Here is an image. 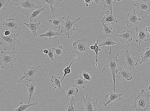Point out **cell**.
Instances as JSON below:
<instances>
[{"mask_svg":"<svg viewBox=\"0 0 150 111\" xmlns=\"http://www.w3.org/2000/svg\"><path fill=\"white\" fill-rule=\"evenodd\" d=\"M145 1H146V0H145ZM149 1H150V0H149Z\"/></svg>","mask_w":150,"mask_h":111,"instance_id":"cell-51","label":"cell"},{"mask_svg":"<svg viewBox=\"0 0 150 111\" xmlns=\"http://www.w3.org/2000/svg\"><path fill=\"white\" fill-rule=\"evenodd\" d=\"M133 5L137 7L139 13H140L141 15L150 12V3L146 2L145 0L134 3Z\"/></svg>","mask_w":150,"mask_h":111,"instance_id":"cell-15","label":"cell"},{"mask_svg":"<svg viewBox=\"0 0 150 111\" xmlns=\"http://www.w3.org/2000/svg\"><path fill=\"white\" fill-rule=\"evenodd\" d=\"M149 91L150 92V84L149 85Z\"/></svg>","mask_w":150,"mask_h":111,"instance_id":"cell-47","label":"cell"},{"mask_svg":"<svg viewBox=\"0 0 150 111\" xmlns=\"http://www.w3.org/2000/svg\"><path fill=\"white\" fill-rule=\"evenodd\" d=\"M125 55H126V57L123 62V63L125 64V66L129 70L131 71H134L135 67L137 65L139 60L135 58L134 57L131 56L127 50H126L125 52Z\"/></svg>","mask_w":150,"mask_h":111,"instance_id":"cell-10","label":"cell"},{"mask_svg":"<svg viewBox=\"0 0 150 111\" xmlns=\"http://www.w3.org/2000/svg\"><path fill=\"white\" fill-rule=\"evenodd\" d=\"M78 57V56H76L75 58L73 60V61L71 62V63L67 67L65 68L64 70V75L62 79L61 80V83H62L65 77H66V76L68 74H70L71 73V66L73 64V62L76 59V58Z\"/></svg>","mask_w":150,"mask_h":111,"instance_id":"cell-34","label":"cell"},{"mask_svg":"<svg viewBox=\"0 0 150 111\" xmlns=\"http://www.w3.org/2000/svg\"><path fill=\"white\" fill-rule=\"evenodd\" d=\"M23 25H26L28 28L30 30L34 37H37V30L39 28L40 23H37L36 19L30 21L29 23H24Z\"/></svg>","mask_w":150,"mask_h":111,"instance_id":"cell-17","label":"cell"},{"mask_svg":"<svg viewBox=\"0 0 150 111\" xmlns=\"http://www.w3.org/2000/svg\"><path fill=\"white\" fill-rule=\"evenodd\" d=\"M19 33L10 34L6 36L4 33H0V44L4 47L5 51L16 50V44H19L20 41L17 39Z\"/></svg>","mask_w":150,"mask_h":111,"instance_id":"cell-5","label":"cell"},{"mask_svg":"<svg viewBox=\"0 0 150 111\" xmlns=\"http://www.w3.org/2000/svg\"><path fill=\"white\" fill-rule=\"evenodd\" d=\"M61 80L60 77L52 76L50 79V81L53 83L52 86L54 88L52 90L51 92L57 88H58L59 90H61L62 89Z\"/></svg>","mask_w":150,"mask_h":111,"instance_id":"cell-22","label":"cell"},{"mask_svg":"<svg viewBox=\"0 0 150 111\" xmlns=\"http://www.w3.org/2000/svg\"><path fill=\"white\" fill-rule=\"evenodd\" d=\"M116 16L110 10L107 11L106 15L101 21L102 22L106 23L109 25H113L118 22L116 18Z\"/></svg>","mask_w":150,"mask_h":111,"instance_id":"cell-16","label":"cell"},{"mask_svg":"<svg viewBox=\"0 0 150 111\" xmlns=\"http://www.w3.org/2000/svg\"><path fill=\"white\" fill-rule=\"evenodd\" d=\"M119 74L120 77L124 81H131L133 78V76L131 73L129 71V69L125 70L121 68Z\"/></svg>","mask_w":150,"mask_h":111,"instance_id":"cell-20","label":"cell"},{"mask_svg":"<svg viewBox=\"0 0 150 111\" xmlns=\"http://www.w3.org/2000/svg\"><path fill=\"white\" fill-rule=\"evenodd\" d=\"M97 4H98L100 2L99 0H93Z\"/></svg>","mask_w":150,"mask_h":111,"instance_id":"cell-45","label":"cell"},{"mask_svg":"<svg viewBox=\"0 0 150 111\" xmlns=\"http://www.w3.org/2000/svg\"><path fill=\"white\" fill-rule=\"evenodd\" d=\"M142 53L141 54L142 60L141 62L139 61L140 64L150 61V47H148L146 49H142Z\"/></svg>","mask_w":150,"mask_h":111,"instance_id":"cell-21","label":"cell"},{"mask_svg":"<svg viewBox=\"0 0 150 111\" xmlns=\"http://www.w3.org/2000/svg\"><path fill=\"white\" fill-rule=\"evenodd\" d=\"M46 6L42 8H38L35 10L30 15L29 20L30 21L33 20L35 19H37L39 18L40 16V14L45 9Z\"/></svg>","mask_w":150,"mask_h":111,"instance_id":"cell-28","label":"cell"},{"mask_svg":"<svg viewBox=\"0 0 150 111\" xmlns=\"http://www.w3.org/2000/svg\"><path fill=\"white\" fill-rule=\"evenodd\" d=\"M36 83L34 82L31 83L30 84L26 85L27 90L29 92V98L28 103L30 104L31 98L33 95L34 93L36 91Z\"/></svg>","mask_w":150,"mask_h":111,"instance_id":"cell-26","label":"cell"},{"mask_svg":"<svg viewBox=\"0 0 150 111\" xmlns=\"http://www.w3.org/2000/svg\"><path fill=\"white\" fill-rule=\"evenodd\" d=\"M90 49L92 50H95V45H92L90 47Z\"/></svg>","mask_w":150,"mask_h":111,"instance_id":"cell-44","label":"cell"},{"mask_svg":"<svg viewBox=\"0 0 150 111\" xmlns=\"http://www.w3.org/2000/svg\"><path fill=\"white\" fill-rule=\"evenodd\" d=\"M101 3L105 8H106L112 12V8L114 2V0H100Z\"/></svg>","mask_w":150,"mask_h":111,"instance_id":"cell-30","label":"cell"},{"mask_svg":"<svg viewBox=\"0 0 150 111\" xmlns=\"http://www.w3.org/2000/svg\"><path fill=\"white\" fill-rule=\"evenodd\" d=\"M9 3L18 6L25 16L30 15L35 10L41 8V6L39 0H16V3Z\"/></svg>","mask_w":150,"mask_h":111,"instance_id":"cell-2","label":"cell"},{"mask_svg":"<svg viewBox=\"0 0 150 111\" xmlns=\"http://www.w3.org/2000/svg\"><path fill=\"white\" fill-rule=\"evenodd\" d=\"M145 30L146 32H149L150 34V26L146 27Z\"/></svg>","mask_w":150,"mask_h":111,"instance_id":"cell-42","label":"cell"},{"mask_svg":"<svg viewBox=\"0 0 150 111\" xmlns=\"http://www.w3.org/2000/svg\"><path fill=\"white\" fill-rule=\"evenodd\" d=\"M83 77L86 80L88 81H91V75L86 72H83L82 74Z\"/></svg>","mask_w":150,"mask_h":111,"instance_id":"cell-39","label":"cell"},{"mask_svg":"<svg viewBox=\"0 0 150 111\" xmlns=\"http://www.w3.org/2000/svg\"><path fill=\"white\" fill-rule=\"evenodd\" d=\"M125 1V0H115V1H114V2L115 3L116 1L119 2L121 1Z\"/></svg>","mask_w":150,"mask_h":111,"instance_id":"cell-46","label":"cell"},{"mask_svg":"<svg viewBox=\"0 0 150 111\" xmlns=\"http://www.w3.org/2000/svg\"><path fill=\"white\" fill-rule=\"evenodd\" d=\"M123 95V94H119L114 92H111L109 94L105 96V98H108V100L107 102L105 103L104 106H106L110 103L120 101L121 99V96Z\"/></svg>","mask_w":150,"mask_h":111,"instance_id":"cell-18","label":"cell"},{"mask_svg":"<svg viewBox=\"0 0 150 111\" xmlns=\"http://www.w3.org/2000/svg\"><path fill=\"white\" fill-rule=\"evenodd\" d=\"M76 106L75 103V99L72 96L70 102L68 104L66 107V110L67 111L76 110Z\"/></svg>","mask_w":150,"mask_h":111,"instance_id":"cell-31","label":"cell"},{"mask_svg":"<svg viewBox=\"0 0 150 111\" xmlns=\"http://www.w3.org/2000/svg\"><path fill=\"white\" fill-rule=\"evenodd\" d=\"M2 25L6 30H15L18 29V23L16 21L15 19L9 18L2 23Z\"/></svg>","mask_w":150,"mask_h":111,"instance_id":"cell-19","label":"cell"},{"mask_svg":"<svg viewBox=\"0 0 150 111\" xmlns=\"http://www.w3.org/2000/svg\"><path fill=\"white\" fill-rule=\"evenodd\" d=\"M52 49L55 51L56 55L57 57L60 56L63 53L62 50L63 49V47L62 46H59L58 48H52Z\"/></svg>","mask_w":150,"mask_h":111,"instance_id":"cell-37","label":"cell"},{"mask_svg":"<svg viewBox=\"0 0 150 111\" xmlns=\"http://www.w3.org/2000/svg\"><path fill=\"white\" fill-rule=\"evenodd\" d=\"M102 23L103 25L102 29L104 35L109 37L111 34L113 35L114 33L112 31V28L106 23H104L103 22Z\"/></svg>","mask_w":150,"mask_h":111,"instance_id":"cell-27","label":"cell"},{"mask_svg":"<svg viewBox=\"0 0 150 111\" xmlns=\"http://www.w3.org/2000/svg\"><path fill=\"white\" fill-rule=\"evenodd\" d=\"M99 38H98L96 43L95 42H93V43L94 44V45L95 46V50H94V51H95V52L96 55V66H98V55L99 54L98 52L99 51H102V50H101L100 47L98 45V44L99 43Z\"/></svg>","mask_w":150,"mask_h":111,"instance_id":"cell-36","label":"cell"},{"mask_svg":"<svg viewBox=\"0 0 150 111\" xmlns=\"http://www.w3.org/2000/svg\"><path fill=\"white\" fill-rule=\"evenodd\" d=\"M122 48L118 51L116 52L113 53L112 51L111 46L110 47V51L109 53V57L108 58V61L106 64L105 66L102 70V72H103L105 70L106 68H107L109 69L111 72L112 75L113 83H114V92H115L116 86H115V76L116 74H117L118 72V67L119 65V61L118 59V57L119 55V53Z\"/></svg>","mask_w":150,"mask_h":111,"instance_id":"cell-1","label":"cell"},{"mask_svg":"<svg viewBox=\"0 0 150 111\" xmlns=\"http://www.w3.org/2000/svg\"><path fill=\"white\" fill-rule=\"evenodd\" d=\"M4 34L6 36H8L10 34V32L8 30H6L4 31Z\"/></svg>","mask_w":150,"mask_h":111,"instance_id":"cell-41","label":"cell"},{"mask_svg":"<svg viewBox=\"0 0 150 111\" xmlns=\"http://www.w3.org/2000/svg\"><path fill=\"white\" fill-rule=\"evenodd\" d=\"M150 95L146 93L144 90L142 89L133 103V105L136 111L147 110L150 107Z\"/></svg>","mask_w":150,"mask_h":111,"instance_id":"cell-3","label":"cell"},{"mask_svg":"<svg viewBox=\"0 0 150 111\" xmlns=\"http://www.w3.org/2000/svg\"><path fill=\"white\" fill-rule=\"evenodd\" d=\"M136 9L137 8L134 9L133 11L131 13L127 12V16L126 17L127 20L125 23L128 27L134 26L137 25L141 20V19L139 18L136 13Z\"/></svg>","mask_w":150,"mask_h":111,"instance_id":"cell-11","label":"cell"},{"mask_svg":"<svg viewBox=\"0 0 150 111\" xmlns=\"http://www.w3.org/2000/svg\"><path fill=\"white\" fill-rule=\"evenodd\" d=\"M48 50L49 53L47 55V58L48 59L51 61H54V50L52 49H50Z\"/></svg>","mask_w":150,"mask_h":111,"instance_id":"cell-38","label":"cell"},{"mask_svg":"<svg viewBox=\"0 0 150 111\" xmlns=\"http://www.w3.org/2000/svg\"><path fill=\"white\" fill-rule=\"evenodd\" d=\"M135 31L136 32L135 35L137 38L136 41L139 43V46H140L143 41H147V38L150 36V34L149 33H147L145 32L142 28L139 29L137 27H136Z\"/></svg>","mask_w":150,"mask_h":111,"instance_id":"cell-13","label":"cell"},{"mask_svg":"<svg viewBox=\"0 0 150 111\" xmlns=\"http://www.w3.org/2000/svg\"><path fill=\"white\" fill-rule=\"evenodd\" d=\"M63 1L64 0H39L40 4H45L46 6L50 8L54 18V11L60 4V3Z\"/></svg>","mask_w":150,"mask_h":111,"instance_id":"cell-12","label":"cell"},{"mask_svg":"<svg viewBox=\"0 0 150 111\" xmlns=\"http://www.w3.org/2000/svg\"><path fill=\"white\" fill-rule=\"evenodd\" d=\"M149 111H150V110H149Z\"/></svg>","mask_w":150,"mask_h":111,"instance_id":"cell-50","label":"cell"},{"mask_svg":"<svg viewBox=\"0 0 150 111\" xmlns=\"http://www.w3.org/2000/svg\"><path fill=\"white\" fill-rule=\"evenodd\" d=\"M113 35L120 37L119 41L122 44L124 43L127 44L129 47V43L132 40V32L129 30H125L122 32L120 35L114 34Z\"/></svg>","mask_w":150,"mask_h":111,"instance_id":"cell-14","label":"cell"},{"mask_svg":"<svg viewBox=\"0 0 150 111\" xmlns=\"http://www.w3.org/2000/svg\"><path fill=\"white\" fill-rule=\"evenodd\" d=\"M40 68V65L29 67L24 72L23 77L21 78L18 81H16V82L17 83H18L20 81L24 79H25L29 82L32 81L36 75L38 69Z\"/></svg>","mask_w":150,"mask_h":111,"instance_id":"cell-9","label":"cell"},{"mask_svg":"<svg viewBox=\"0 0 150 111\" xmlns=\"http://www.w3.org/2000/svg\"><path fill=\"white\" fill-rule=\"evenodd\" d=\"M86 37L84 39L78 40L73 43V50L72 53L77 54L83 58L88 59V54L93 51L87 46L86 41Z\"/></svg>","mask_w":150,"mask_h":111,"instance_id":"cell-6","label":"cell"},{"mask_svg":"<svg viewBox=\"0 0 150 111\" xmlns=\"http://www.w3.org/2000/svg\"><path fill=\"white\" fill-rule=\"evenodd\" d=\"M87 83H88L83 76H82L81 75H80L76 78L75 84L76 85L79 86L83 88H84Z\"/></svg>","mask_w":150,"mask_h":111,"instance_id":"cell-29","label":"cell"},{"mask_svg":"<svg viewBox=\"0 0 150 111\" xmlns=\"http://www.w3.org/2000/svg\"><path fill=\"white\" fill-rule=\"evenodd\" d=\"M42 52L45 54H47L49 53V50L47 49H45L42 51Z\"/></svg>","mask_w":150,"mask_h":111,"instance_id":"cell-43","label":"cell"},{"mask_svg":"<svg viewBox=\"0 0 150 111\" xmlns=\"http://www.w3.org/2000/svg\"><path fill=\"white\" fill-rule=\"evenodd\" d=\"M38 103H35L32 104H24L22 102L19 103V105H17L16 107L15 111H26L28 108L32 106H35L37 105Z\"/></svg>","mask_w":150,"mask_h":111,"instance_id":"cell-24","label":"cell"},{"mask_svg":"<svg viewBox=\"0 0 150 111\" xmlns=\"http://www.w3.org/2000/svg\"><path fill=\"white\" fill-rule=\"evenodd\" d=\"M134 1H137V0H134Z\"/></svg>","mask_w":150,"mask_h":111,"instance_id":"cell-49","label":"cell"},{"mask_svg":"<svg viewBox=\"0 0 150 111\" xmlns=\"http://www.w3.org/2000/svg\"><path fill=\"white\" fill-rule=\"evenodd\" d=\"M79 89L76 88H67L66 89V94L67 98L73 96L77 95V93L79 92Z\"/></svg>","mask_w":150,"mask_h":111,"instance_id":"cell-32","label":"cell"},{"mask_svg":"<svg viewBox=\"0 0 150 111\" xmlns=\"http://www.w3.org/2000/svg\"><path fill=\"white\" fill-rule=\"evenodd\" d=\"M146 14H148L150 16V13H146Z\"/></svg>","mask_w":150,"mask_h":111,"instance_id":"cell-48","label":"cell"},{"mask_svg":"<svg viewBox=\"0 0 150 111\" xmlns=\"http://www.w3.org/2000/svg\"><path fill=\"white\" fill-rule=\"evenodd\" d=\"M16 61L15 53L13 52L4 50L0 53V64L2 69L8 70L13 68Z\"/></svg>","mask_w":150,"mask_h":111,"instance_id":"cell-4","label":"cell"},{"mask_svg":"<svg viewBox=\"0 0 150 111\" xmlns=\"http://www.w3.org/2000/svg\"><path fill=\"white\" fill-rule=\"evenodd\" d=\"M117 44V43L114 42L112 39L108 38L104 40L99 46L100 47L103 46H114Z\"/></svg>","mask_w":150,"mask_h":111,"instance_id":"cell-33","label":"cell"},{"mask_svg":"<svg viewBox=\"0 0 150 111\" xmlns=\"http://www.w3.org/2000/svg\"><path fill=\"white\" fill-rule=\"evenodd\" d=\"M10 0H0V13H1L6 9Z\"/></svg>","mask_w":150,"mask_h":111,"instance_id":"cell-35","label":"cell"},{"mask_svg":"<svg viewBox=\"0 0 150 111\" xmlns=\"http://www.w3.org/2000/svg\"><path fill=\"white\" fill-rule=\"evenodd\" d=\"M57 36H61V34L60 33H59L57 32H54L51 29H50L46 33L41 34V35H38L37 37H46L49 39L50 40H51L52 37Z\"/></svg>","mask_w":150,"mask_h":111,"instance_id":"cell-25","label":"cell"},{"mask_svg":"<svg viewBox=\"0 0 150 111\" xmlns=\"http://www.w3.org/2000/svg\"><path fill=\"white\" fill-rule=\"evenodd\" d=\"M86 6H88V4H91L93 2L92 0H84Z\"/></svg>","mask_w":150,"mask_h":111,"instance_id":"cell-40","label":"cell"},{"mask_svg":"<svg viewBox=\"0 0 150 111\" xmlns=\"http://www.w3.org/2000/svg\"><path fill=\"white\" fill-rule=\"evenodd\" d=\"M81 18L73 19L69 16L63 21L61 24V28L60 33L62 34L63 33H66V35L69 38H70V35L72 32L75 30V27L77 25L76 22L78 21L81 20Z\"/></svg>","mask_w":150,"mask_h":111,"instance_id":"cell-7","label":"cell"},{"mask_svg":"<svg viewBox=\"0 0 150 111\" xmlns=\"http://www.w3.org/2000/svg\"><path fill=\"white\" fill-rule=\"evenodd\" d=\"M86 96L85 98L81 92H79L82 95L84 102V105L82 110L84 111H94L96 110L98 99L93 100L88 94L86 90Z\"/></svg>","mask_w":150,"mask_h":111,"instance_id":"cell-8","label":"cell"},{"mask_svg":"<svg viewBox=\"0 0 150 111\" xmlns=\"http://www.w3.org/2000/svg\"><path fill=\"white\" fill-rule=\"evenodd\" d=\"M65 19V17H64L52 19L50 20L49 23L52 26L54 27L55 29H60L62 21Z\"/></svg>","mask_w":150,"mask_h":111,"instance_id":"cell-23","label":"cell"}]
</instances>
